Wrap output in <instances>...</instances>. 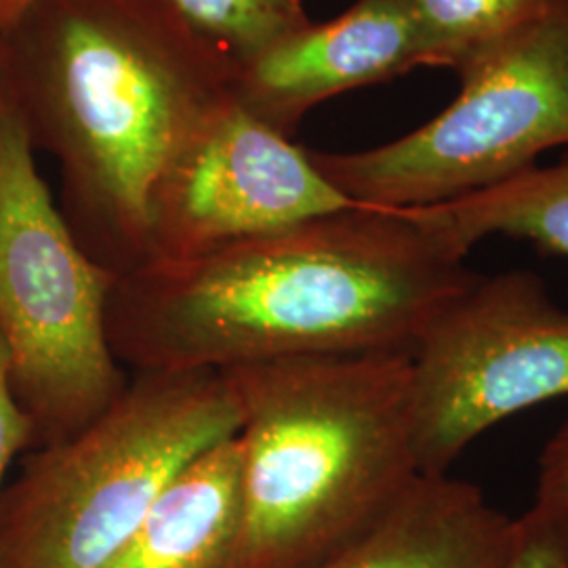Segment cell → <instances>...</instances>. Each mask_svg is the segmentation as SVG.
<instances>
[{"label":"cell","instance_id":"1","mask_svg":"<svg viewBox=\"0 0 568 568\" xmlns=\"http://www.w3.org/2000/svg\"><path fill=\"white\" fill-rule=\"evenodd\" d=\"M476 278L408 209L349 206L124 274L108 337L131 373L410 354Z\"/></svg>","mask_w":568,"mask_h":568},{"label":"cell","instance_id":"2","mask_svg":"<svg viewBox=\"0 0 568 568\" xmlns=\"http://www.w3.org/2000/svg\"><path fill=\"white\" fill-rule=\"evenodd\" d=\"M2 34L20 39V84L4 82L60 161L65 224L119 278L140 270L152 190L236 63L166 0H41Z\"/></svg>","mask_w":568,"mask_h":568},{"label":"cell","instance_id":"3","mask_svg":"<svg viewBox=\"0 0 568 568\" xmlns=\"http://www.w3.org/2000/svg\"><path fill=\"white\" fill-rule=\"evenodd\" d=\"M220 373L241 417L232 568H314L375 527L422 476L410 354L310 356Z\"/></svg>","mask_w":568,"mask_h":568},{"label":"cell","instance_id":"4","mask_svg":"<svg viewBox=\"0 0 568 568\" xmlns=\"http://www.w3.org/2000/svg\"><path fill=\"white\" fill-rule=\"evenodd\" d=\"M239 427L220 371L131 373L95 422L26 455L0 499V568L105 567L183 467Z\"/></svg>","mask_w":568,"mask_h":568},{"label":"cell","instance_id":"5","mask_svg":"<svg viewBox=\"0 0 568 568\" xmlns=\"http://www.w3.org/2000/svg\"><path fill=\"white\" fill-rule=\"evenodd\" d=\"M116 283L53 203L23 110L0 77V335L37 447L74 436L129 386L108 337Z\"/></svg>","mask_w":568,"mask_h":568},{"label":"cell","instance_id":"6","mask_svg":"<svg viewBox=\"0 0 568 568\" xmlns=\"http://www.w3.org/2000/svg\"><path fill=\"white\" fill-rule=\"evenodd\" d=\"M457 74V98L424 126L358 152L307 150L312 163L358 206L422 209L508 182L568 145L567 7L490 44Z\"/></svg>","mask_w":568,"mask_h":568},{"label":"cell","instance_id":"7","mask_svg":"<svg viewBox=\"0 0 568 568\" xmlns=\"http://www.w3.org/2000/svg\"><path fill=\"white\" fill-rule=\"evenodd\" d=\"M568 396V310L527 270L480 276L410 352L422 476H445L480 434Z\"/></svg>","mask_w":568,"mask_h":568},{"label":"cell","instance_id":"8","mask_svg":"<svg viewBox=\"0 0 568 568\" xmlns=\"http://www.w3.org/2000/svg\"><path fill=\"white\" fill-rule=\"evenodd\" d=\"M358 204L310 152L230 95L187 135L150 196V262L192 260ZM145 264V265H148Z\"/></svg>","mask_w":568,"mask_h":568},{"label":"cell","instance_id":"9","mask_svg":"<svg viewBox=\"0 0 568 568\" xmlns=\"http://www.w3.org/2000/svg\"><path fill=\"white\" fill-rule=\"evenodd\" d=\"M422 68L413 0H356L325 23L307 21L236 65L234 100L291 138L305 114L345 91Z\"/></svg>","mask_w":568,"mask_h":568},{"label":"cell","instance_id":"10","mask_svg":"<svg viewBox=\"0 0 568 568\" xmlns=\"http://www.w3.org/2000/svg\"><path fill=\"white\" fill-rule=\"evenodd\" d=\"M514 518L466 480L419 476L361 539L314 568H495Z\"/></svg>","mask_w":568,"mask_h":568},{"label":"cell","instance_id":"11","mask_svg":"<svg viewBox=\"0 0 568 568\" xmlns=\"http://www.w3.org/2000/svg\"><path fill=\"white\" fill-rule=\"evenodd\" d=\"M241 527V443L203 450L164 487L103 568H232Z\"/></svg>","mask_w":568,"mask_h":568},{"label":"cell","instance_id":"12","mask_svg":"<svg viewBox=\"0 0 568 568\" xmlns=\"http://www.w3.org/2000/svg\"><path fill=\"white\" fill-rule=\"evenodd\" d=\"M408 211L466 257L493 236L568 257V156L464 199Z\"/></svg>","mask_w":568,"mask_h":568},{"label":"cell","instance_id":"13","mask_svg":"<svg viewBox=\"0 0 568 568\" xmlns=\"http://www.w3.org/2000/svg\"><path fill=\"white\" fill-rule=\"evenodd\" d=\"M556 4V0H413L422 68L457 72Z\"/></svg>","mask_w":568,"mask_h":568},{"label":"cell","instance_id":"14","mask_svg":"<svg viewBox=\"0 0 568 568\" xmlns=\"http://www.w3.org/2000/svg\"><path fill=\"white\" fill-rule=\"evenodd\" d=\"M183 20L241 65L300 30L310 18L295 0H166Z\"/></svg>","mask_w":568,"mask_h":568},{"label":"cell","instance_id":"15","mask_svg":"<svg viewBox=\"0 0 568 568\" xmlns=\"http://www.w3.org/2000/svg\"><path fill=\"white\" fill-rule=\"evenodd\" d=\"M495 568H568V499L535 497Z\"/></svg>","mask_w":568,"mask_h":568},{"label":"cell","instance_id":"16","mask_svg":"<svg viewBox=\"0 0 568 568\" xmlns=\"http://www.w3.org/2000/svg\"><path fill=\"white\" fill-rule=\"evenodd\" d=\"M30 447H37V429L16 396L9 349L0 335V499L7 487L4 480L9 467Z\"/></svg>","mask_w":568,"mask_h":568},{"label":"cell","instance_id":"17","mask_svg":"<svg viewBox=\"0 0 568 568\" xmlns=\"http://www.w3.org/2000/svg\"><path fill=\"white\" fill-rule=\"evenodd\" d=\"M535 497L568 499V422L560 427L541 450L537 467Z\"/></svg>","mask_w":568,"mask_h":568},{"label":"cell","instance_id":"18","mask_svg":"<svg viewBox=\"0 0 568 568\" xmlns=\"http://www.w3.org/2000/svg\"><path fill=\"white\" fill-rule=\"evenodd\" d=\"M41 0H0V34L11 30Z\"/></svg>","mask_w":568,"mask_h":568},{"label":"cell","instance_id":"19","mask_svg":"<svg viewBox=\"0 0 568 568\" xmlns=\"http://www.w3.org/2000/svg\"><path fill=\"white\" fill-rule=\"evenodd\" d=\"M556 2H558V4H562V7H567L568 9V0H556Z\"/></svg>","mask_w":568,"mask_h":568},{"label":"cell","instance_id":"20","mask_svg":"<svg viewBox=\"0 0 568 568\" xmlns=\"http://www.w3.org/2000/svg\"><path fill=\"white\" fill-rule=\"evenodd\" d=\"M295 2H300V4H302V2H304V0H295Z\"/></svg>","mask_w":568,"mask_h":568}]
</instances>
